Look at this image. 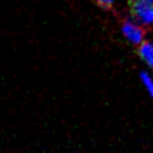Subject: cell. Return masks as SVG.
<instances>
[{
    "label": "cell",
    "mask_w": 153,
    "mask_h": 153,
    "mask_svg": "<svg viewBox=\"0 0 153 153\" xmlns=\"http://www.w3.org/2000/svg\"><path fill=\"white\" fill-rule=\"evenodd\" d=\"M130 3V18L144 28L153 27V4L144 0H133Z\"/></svg>",
    "instance_id": "cell-1"
},
{
    "label": "cell",
    "mask_w": 153,
    "mask_h": 153,
    "mask_svg": "<svg viewBox=\"0 0 153 153\" xmlns=\"http://www.w3.org/2000/svg\"><path fill=\"white\" fill-rule=\"evenodd\" d=\"M121 35L125 37L128 42H130L131 45L139 46L143 41L146 40V31L144 27L140 26L138 22L134 19L129 18L125 19L121 25Z\"/></svg>",
    "instance_id": "cell-2"
},
{
    "label": "cell",
    "mask_w": 153,
    "mask_h": 153,
    "mask_svg": "<svg viewBox=\"0 0 153 153\" xmlns=\"http://www.w3.org/2000/svg\"><path fill=\"white\" fill-rule=\"evenodd\" d=\"M138 55L148 68L153 69V41H143L138 46Z\"/></svg>",
    "instance_id": "cell-3"
},
{
    "label": "cell",
    "mask_w": 153,
    "mask_h": 153,
    "mask_svg": "<svg viewBox=\"0 0 153 153\" xmlns=\"http://www.w3.org/2000/svg\"><path fill=\"white\" fill-rule=\"evenodd\" d=\"M139 79L143 84V87L146 88L148 96L151 98H153V76L148 73V71H140Z\"/></svg>",
    "instance_id": "cell-4"
},
{
    "label": "cell",
    "mask_w": 153,
    "mask_h": 153,
    "mask_svg": "<svg viewBox=\"0 0 153 153\" xmlns=\"http://www.w3.org/2000/svg\"><path fill=\"white\" fill-rule=\"evenodd\" d=\"M93 1L102 9H111L115 5L116 0H93Z\"/></svg>",
    "instance_id": "cell-5"
},
{
    "label": "cell",
    "mask_w": 153,
    "mask_h": 153,
    "mask_svg": "<svg viewBox=\"0 0 153 153\" xmlns=\"http://www.w3.org/2000/svg\"><path fill=\"white\" fill-rule=\"evenodd\" d=\"M144 1H148V3H152L153 4V0H144Z\"/></svg>",
    "instance_id": "cell-6"
}]
</instances>
